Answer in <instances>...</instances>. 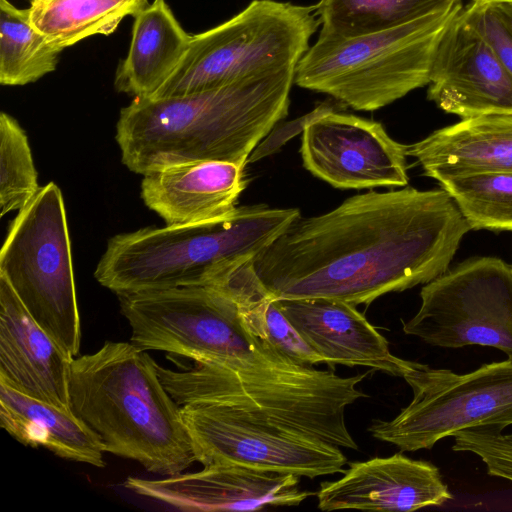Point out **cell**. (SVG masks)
Masks as SVG:
<instances>
[{"instance_id": "6da1fadb", "label": "cell", "mask_w": 512, "mask_h": 512, "mask_svg": "<svg viewBox=\"0 0 512 512\" xmlns=\"http://www.w3.org/2000/svg\"><path fill=\"white\" fill-rule=\"evenodd\" d=\"M469 230L442 188L370 191L327 213L300 216L252 266L275 299L369 305L443 274Z\"/></svg>"}, {"instance_id": "7a4b0ae2", "label": "cell", "mask_w": 512, "mask_h": 512, "mask_svg": "<svg viewBox=\"0 0 512 512\" xmlns=\"http://www.w3.org/2000/svg\"><path fill=\"white\" fill-rule=\"evenodd\" d=\"M295 68L182 96L134 97L116 125L123 164L141 175L201 161L245 167L287 115Z\"/></svg>"}, {"instance_id": "3957f363", "label": "cell", "mask_w": 512, "mask_h": 512, "mask_svg": "<svg viewBox=\"0 0 512 512\" xmlns=\"http://www.w3.org/2000/svg\"><path fill=\"white\" fill-rule=\"evenodd\" d=\"M156 365L131 342L106 341L96 352L72 360L71 409L98 434L106 452L172 476L197 458L181 407Z\"/></svg>"}, {"instance_id": "277c9868", "label": "cell", "mask_w": 512, "mask_h": 512, "mask_svg": "<svg viewBox=\"0 0 512 512\" xmlns=\"http://www.w3.org/2000/svg\"><path fill=\"white\" fill-rule=\"evenodd\" d=\"M299 217L297 208L249 205L213 221L121 233L109 239L94 277L117 295L212 285Z\"/></svg>"}, {"instance_id": "5b68a950", "label": "cell", "mask_w": 512, "mask_h": 512, "mask_svg": "<svg viewBox=\"0 0 512 512\" xmlns=\"http://www.w3.org/2000/svg\"><path fill=\"white\" fill-rule=\"evenodd\" d=\"M131 343L216 365L247 379L306 371L246 325L236 300L215 286H191L118 295Z\"/></svg>"}, {"instance_id": "8992f818", "label": "cell", "mask_w": 512, "mask_h": 512, "mask_svg": "<svg viewBox=\"0 0 512 512\" xmlns=\"http://www.w3.org/2000/svg\"><path fill=\"white\" fill-rule=\"evenodd\" d=\"M460 0L406 24L352 38L318 37L294 82L360 111H374L429 84L438 45L462 11Z\"/></svg>"}, {"instance_id": "52a82bcc", "label": "cell", "mask_w": 512, "mask_h": 512, "mask_svg": "<svg viewBox=\"0 0 512 512\" xmlns=\"http://www.w3.org/2000/svg\"><path fill=\"white\" fill-rule=\"evenodd\" d=\"M315 6L254 0L228 21L192 35L174 71L151 96L206 91L297 63L319 26Z\"/></svg>"}, {"instance_id": "ba28073f", "label": "cell", "mask_w": 512, "mask_h": 512, "mask_svg": "<svg viewBox=\"0 0 512 512\" xmlns=\"http://www.w3.org/2000/svg\"><path fill=\"white\" fill-rule=\"evenodd\" d=\"M3 276L33 319L75 358L81 325L64 199L50 182L10 224L0 252Z\"/></svg>"}, {"instance_id": "9c48e42d", "label": "cell", "mask_w": 512, "mask_h": 512, "mask_svg": "<svg viewBox=\"0 0 512 512\" xmlns=\"http://www.w3.org/2000/svg\"><path fill=\"white\" fill-rule=\"evenodd\" d=\"M402 378L412 389L411 402L392 420L368 429L401 452L430 449L470 428L512 425V359L466 374L414 362Z\"/></svg>"}, {"instance_id": "30bf717a", "label": "cell", "mask_w": 512, "mask_h": 512, "mask_svg": "<svg viewBox=\"0 0 512 512\" xmlns=\"http://www.w3.org/2000/svg\"><path fill=\"white\" fill-rule=\"evenodd\" d=\"M182 416L203 466L233 462L310 479L343 472L341 448L235 401L193 402Z\"/></svg>"}, {"instance_id": "8fae6325", "label": "cell", "mask_w": 512, "mask_h": 512, "mask_svg": "<svg viewBox=\"0 0 512 512\" xmlns=\"http://www.w3.org/2000/svg\"><path fill=\"white\" fill-rule=\"evenodd\" d=\"M403 331L432 346L494 347L512 359V265L474 257L424 284Z\"/></svg>"}, {"instance_id": "7c38bea8", "label": "cell", "mask_w": 512, "mask_h": 512, "mask_svg": "<svg viewBox=\"0 0 512 512\" xmlns=\"http://www.w3.org/2000/svg\"><path fill=\"white\" fill-rule=\"evenodd\" d=\"M304 167L340 189L403 187L408 183L406 145L379 122L335 112L322 104L303 129Z\"/></svg>"}, {"instance_id": "4fadbf2b", "label": "cell", "mask_w": 512, "mask_h": 512, "mask_svg": "<svg viewBox=\"0 0 512 512\" xmlns=\"http://www.w3.org/2000/svg\"><path fill=\"white\" fill-rule=\"evenodd\" d=\"M296 475L233 462L205 465L197 472L161 479L128 477V490L182 511H254L297 506L312 492L300 488Z\"/></svg>"}, {"instance_id": "5bb4252c", "label": "cell", "mask_w": 512, "mask_h": 512, "mask_svg": "<svg viewBox=\"0 0 512 512\" xmlns=\"http://www.w3.org/2000/svg\"><path fill=\"white\" fill-rule=\"evenodd\" d=\"M428 85V99L462 120L512 113V77L462 11L438 45Z\"/></svg>"}, {"instance_id": "9a60e30c", "label": "cell", "mask_w": 512, "mask_h": 512, "mask_svg": "<svg viewBox=\"0 0 512 512\" xmlns=\"http://www.w3.org/2000/svg\"><path fill=\"white\" fill-rule=\"evenodd\" d=\"M342 473L335 481L320 483L316 496L321 511H415L453 498L435 465L402 453L352 462Z\"/></svg>"}, {"instance_id": "2e32d148", "label": "cell", "mask_w": 512, "mask_h": 512, "mask_svg": "<svg viewBox=\"0 0 512 512\" xmlns=\"http://www.w3.org/2000/svg\"><path fill=\"white\" fill-rule=\"evenodd\" d=\"M276 302L326 364L365 366L403 377L414 363L393 355L386 338L354 304L328 298L276 299Z\"/></svg>"}, {"instance_id": "e0dca14e", "label": "cell", "mask_w": 512, "mask_h": 512, "mask_svg": "<svg viewBox=\"0 0 512 512\" xmlns=\"http://www.w3.org/2000/svg\"><path fill=\"white\" fill-rule=\"evenodd\" d=\"M67 355L0 275V377L36 399L71 409Z\"/></svg>"}, {"instance_id": "ac0fdd59", "label": "cell", "mask_w": 512, "mask_h": 512, "mask_svg": "<svg viewBox=\"0 0 512 512\" xmlns=\"http://www.w3.org/2000/svg\"><path fill=\"white\" fill-rule=\"evenodd\" d=\"M245 167L201 161L143 175L141 198L166 225L195 224L228 216L246 187Z\"/></svg>"}, {"instance_id": "d6986e66", "label": "cell", "mask_w": 512, "mask_h": 512, "mask_svg": "<svg viewBox=\"0 0 512 512\" xmlns=\"http://www.w3.org/2000/svg\"><path fill=\"white\" fill-rule=\"evenodd\" d=\"M426 176L437 180L481 172H512V113L464 119L406 145Z\"/></svg>"}, {"instance_id": "ffe728a7", "label": "cell", "mask_w": 512, "mask_h": 512, "mask_svg": "<svg viewBox=\"0 0 512 512\" xmlns=\"http://www.w3.org/2000/svg\"><path fill=\"white\" fill-rule=\"evenodd\" d=\"M0 424L25 446L43 447L64 459L105 466L104 443L72 410L23 393L1 377Z\"/></svg>"}, {"instance_id": "44dd1931", "label": "cell", "mask_w": 512, "mask_h": 512, "mask_svg": "<svg viewBox=\"0 0 512 512\" xmlns=\"http://www.w3.org/2000/svg\"><path fill=\"white\" fill-rule=\"evenodd\" d=\"M191 38L165 0H154L134 17L129 51L116 70V89L151 97L174 71Z\"/></svg>"}, {"instance_id": "7402d4cb", "label": "cell", "mask_w": 512, "mask_h": 512, "mask_svg": "<svg viewBox=\"0 0 512 512\" xmlns=\"http://www.w3.org/2000/svg\"><path fill=\"white\" fill-rule=\"evenodd\" d=\"M148 0H37L30 2L34 27L60 50L93 35L112 34L127 16L135 17Z\"/></svg>"}, {"instance_id": "603a6c76", "label": "cell", "mask_w": 512, "mask_h": 512, "mask_svg": "<svg viewBox=\"0 0 512 512\" xmlns=\"http://www.w3.org/2000/svg\"><path fill=\"white\" fill-rule=\"evenodd\" d=\"M62 50L31 22L30 9L0 0V83L21 86L53 72Z\"/></svg>"}, {"instance_id": "cb8c5ba5", "label": "cell", "mask_w": 512, "mask_h": 512, "mask_svg": "<svg viewBox=\"0 0 512 512\" xmlns=\"http://www.w3.org/2000/svg\"><path fill=\"white\" fill-rule=\"evenodd\" d=\"M453 0H320L321 37L352 38L385 31L427 15Z\"/></svg>"}, {"instance_id": "d4e9b609", "label": "cell", "mask_w": 512, "mask_h": 512, "mask_svg": "<svg viewBox=\"0 0 512 512\" xmlns=\"http://www.w3.org/2000/svg\"><path fill=\"white\" fill-rule=\"evenodd\" d=\"M471 229L512 231V172H481L437 179Z\"/></svg>"}, {"instance_id": "484cf974", "label": "cell", "mask_w": 512, "mask_h": 512, "mask_svg": "<svg viewBox=\"0 0 512 512\" xmlns=\"http://www.w3.org/2000/svg\"><path fill=\"white\" fill-rule=\"evenodd\" d=\"M27 135L16 119L0 114V216L25 207L39 191Z\"/></svg>"}, {"instance_id": "4316f807", "label": "cell", "mask_w": 512, "mask_h": 512, "mask_svg": "<svg viewBox=\"0 0 512 512\" xmlns=\"http://www.w3.org/2000/svg\"><path fill=\"white\" fill-rule=\"evenodd\" d=\"M498 426L466 429L453 435L452 449L470 452L481 458L491 476L512 481V433Z\"/></svg>"}, {"instance_id": "83f0119b", "label": "cell", "mask_w": 512, "mask_h": 512, "mask_svg": "<svg viewBox=\"0 0 512 512\" xmlns=\"http://www.w3.org/2000/svg\"><path fill=\"white\" fill-rule=\"evenodd\" d=\"M467 22L491 47L496 57L512 77V32L495 5H477L471 2L463 8Z\"/></svg>"}, {"instance_id": "f1b7e54d", "label": "cell", "mask_w": 512, "mask_h": 512, "mask_svg": "<svg viewBox=\"0 0 512 512\" xmlns=\"http://www.w3.org/2000/svg\"><path fill=\"white\" fill-rule=\"evenodd\" d=\"M502 19L512 32V4L495 5Z\"/></svg>"}, {"instance_id": "f546056e", "label": "cell", "mask_w": 512, "mask_h": 512, "mask_svg": "<svg viewBox=\"0 0 512 512\" xmlns=\"http://www.w3.org/2000/svg\"><path fill=\"white\" fill-rule=\"evenodd\" d=\"M472 2L477 5L512 4V0H473Z\"/></svg>"}, {"instance_id": "4dcf8cb0", "label": "cell", "mask_w": 512, "mask_h": 512, "mask_svg": "<svg viewBox=\"0 0 512 512\" xmlns=\"http://www.w3.org/2000/svg\"><path fill=\"white\" fill-rule=\"evenodd\" d=\"M34 1H37V0H30V2H34Z\"/></svg>"}]
</instances>
